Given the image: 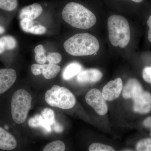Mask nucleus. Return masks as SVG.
Returning a JSON list of instances; mask_svg holds the SVG:
<instances>
[{
  "label": "nucleus",
  "mask_w": 151,
  "mask_h": 151,
  "mask_svg": "<svg viewBox=\"0 0 151 151\" xmlns=\"http://www.w3.org/2000/svg\"><path fill=\"white\" fill-rule=\"evenodd\" d=\"M62 16L66 23L80 29H89L97 22L96 16L91 11L77 3L68 4L63 10Z\"/></svg>",
  "instance_id": "obj_1"
},
{
  "label": "nucleus",
  "mask_w": 151,
  "mask_h": 151,
  "mask_svg": "<svg viewBox=\"0 0 151 151\" xmlns=\"http://www.w3.org/2000/svg\"><path fill=\"white\" fill-rule=\"evenodd\" d=\"M123 97L132 99L135 113L146 114L151 111V93L144 90L137 79L132 78L127 81L123 89Z\"/></svg>",
  "instance_id": "obj_2"
},
{
  "label": "nucleus",
  "mask_w": 151,
  "mask_h": 151,
  "mask_svg": "<svg viewBox=\"0 0 151 151\" xmlns=\"http://www.w3.org/2000/svg\"><path fill=\"white\" fill-rule=\"evenodd\" d=\"M97 38L87 33L76 34L65 41L63 47L68 54L74 56L94 54L100 49Z\"/></svg>",
  "instance_id": "obj_3"
},
{
  "label": "nucleus",
  "mask_w": 151,
  "mask_h": 151,
  "mask_svg": "<svg viewBox=\"0 0 151 151\" xmlns=\"http://www.w3.org/2000/svg\"><path fill=\"white\" fill-rule=\"evenodd\" d=\"M109 38L113 46L124 48L131 39L129 25L127 19L122 16L113 15L108 18Z\"/></svg>",
  "instance_id": "obj_4"
},
{
  "label": "nucleus",
  "mask_w": 151,
  "mask_h": 151,
  "mask_svg": "<svg viewBox=\"0 0 151 151\" xmlns=\"http://www.w3.org/2000/svg\"><path fill=\"white\" fill-rule=\"evenodd\" d=\"M32 100L31 95L25 89H19L14 93L11 100L12 115L17 124H23L26 121Z\"/></svg>",
  "instance_id": "obj_5"
},
{
  "label": "nucleus",
  "mask_w": 151,
  "mask_h": 151,
  "mask_svg": "<svg viewBox=\"0 0 151 151\" xmlns=\"http://www.w3.org/2000/svg\"><path fill=\"white\" fill-rule=\"evenodd\" d=\"M45 100L50 106L65 110L73 108L76 102L75 96L70 90L58 85H54L47 91Z\"/></svg>",
  "instance_id": "obj_6"
},
{
  "label": "nucleus",
  "mask_w": 151,
  "mask_h": 151,
  "mask_svg": "<svg viewBox=\"0 0 151 151\" xmlns=\"http://www.w3.org/2000/svg\"><path fill=\"white\" fill-rule=\"evenodd\" d=\"M85 100L98 115L103 116L108 112V106L99 89H93L89 91L85 96Z\"/></svg>",
  "instance_id": "obj_7"
},
{
  "label": "nucleus",
  "mask_w": 151,
  "mask_h": 151,
  "mask_svg": "<svg viewBox=\"0 0 151 151\" xmlns=\"http://www.w3.org/2000/svg\"><path fill=\"white\" fill-rule=\"evenodd\" d=\"M123 81L120 78L109 81L104 86L102 94L105 100L111 101L116 99L121 94L123 88Z\"/></svg>",
  "instance_id": "obj_8"
},
{
  "label": "nucleus",
  "mask_w": 151,
  "mask_h": 151,
  "mask_svg": "<svg viewBox=\"0 0 151 151\" xmlns=\"http://www.w3.org/2000/svg\"><path fill=\"white\" fill-rule=\"evenodd\" d=\"M31 70L34 75H39L42 73L44 77L47 79L55 78L59 73L60 67L57 64H34L31 67Z\"/></svg>",
  "instance_id": "obj_9"
},
{
  "label": "nucleus",
  "mask_w": 151,
  "mask_h": 151,
  "mask_svg": "<svg viewBox=\"0 0 151 151\" xmlns=\"http://www.w3.org/2000/svg\"><path fill=\"white\" fill-rule=\"evenodd\" d=\"M17 79L15 70L12 68L0 69V94L12 87Z\"/></svg>",
  "instance_id": "obj_10"
},
{
  "label": "nucleus",
  "mask_w": 151,
  "mask_h": 151,
  "mask_svg": "<svg viewBox=\"0 0 151 151\" xmlns=\"http://www.w3.org/2000/svg\"><path fill=\"white\" fill-rule=\"evenodd\" d=\"M103 73L97 68H89L82 70L77 74L76 79L80 84L95 83L101 80Z\"/></svg>",
  "instance_id": "obj_11"
},
{
  "label": "nucleus",
  "mask_w": 151,
  "mask_h": 151,
  "mask_svg": "<svg viewBox=\"0 0 151 151\" xmlns=\"http://www.w3.org/2000/svg\"><path fill=\"white\" fill-rule=\"evenodd\" d=\"M16 139L12 135L0 127V149L9 151L16 148Z\"/></svg>",
  "instance_id": "obj_12"
},
{
  "label": "nucleus",
  "mask_w": 151,
  "mask_h": 151,
  "mask_svg": "<svg viewBox=\"0 0 151 151\" xmlns=\"http://www.w3.org/2000/svg\"><path fill=\"white\" fill-rule=\"evenodd\" d=\"M42 11L41 6L35 3L22 9L20 12L19 18L21 20L26 19L33 21L38 17L42 13Z\"/></svg>",
  "instance_id": "obj_13"
},
{
  "label": "nucleus",
  "mask_w": 151,
  "mask_h": 151,
  "mask_svg": "<svg viewBox=\"0 0 151 151\" xmlns=\"http://www.w3.org/2000/svg\"><path fill=\"white\" fill-rule=\"evenodd\" d=\"M82 70V65L77 62H72L67 65L63 73V77L65 80H69L77 75Z\"/></svg>",
  "instance_id": "obj_14"
},
{
  "label": "nucleus",
  "mask_w": 151,
  "mask_h": 151,
  "mask_svg": "<svg viewBox=\"0 0 151 151\" xmlns=\"http://www.w3.org/2000/svg\"><path fill=\"white\" fill-rule=\"evenodd\" d=\"M28 125L32 128H41L47 132H50L51 126L42 118L41 114H37L28 121Z\"/></svg>",
  "instance_id": "obj_15"
},
{
  "label": "nucleus",
  "mask_w": 151,
  "mask_h": 151,
  "mask_svg": "<svg viewBox=\"0 0 151 151\" xmlns=\"http://www.w3.org/2000/svg\"><path fill=\"white\" fill-rule=\"evenodd\" d=\"M17 45L16 40L11 36H5L0 38V55L6 50H12Z\"/></svg>",
  "instance_id": "obj_16"
},
{
  "label": "nucleus",
  "mask_w": 151,
  "mask_h": 151,
  "mask_svg": "<svg viewBox=\"0 0 151 151\" xmlns=\"http://www.w3.org/2000/svg\"><path fill=\"white\" fill-rule=\"evenodd\" d=\"M35 53V59L36 62L39 64H44L46 62L47 56L45 55L46 52L42 45H39L36 47L34 50Z\"/></svg>",
  "instance_id": "obj_17"
},
{
  "label": "nucleus",
  "mask_w": 151,
  "mask_h": 151,
  "mask_svg": "<svg viewBox=\"0 0 151 151\" xmlns=\"http://www.w3.org/2000/svg\"><path fill=\"white\" fill-rule=\"evenodd\" d=\"M65 144L62 141H53L49 143L44 148L43 151H65Z\"/></svg>",
  "instance_id": "obj_18"
},
{
  "label": "nucleus",
  "mask_w": 151,
  "mask_h": 151,
  "mask_svg": "<svg viewBox=\"0 0 151 151\" xmlns=\"http://www.w3.org/2000/svg\"><path fill=\"white\" fill-rule=\"evenodd\" d=\"M42 116L52 127L56 123L55 120V114L54 111L50 108H45L42 111Z\"/></svg>",
  "instance_id": "obj_19"
},
{
  "label": "nucleus",
  "mask_w": 151,
  "mask_h": 151,
  "mask_svg": "<svg viewBox=\"0 0 151 151\" xmlns=\"http://www.w3.org/2000/svg\"><path fill=\"white\" fill-rule=\"evenodd\" d=\"M136 151H151V137L141 139L137 143Z\"/></svg>",
  "instance_id": "obj_20"
},
{
  "label": "nucleus",
  "mask_w": 151,
  "mask_h": 151,
  "mask_svg": "<svg viewBox=\"0 0 151 151\" xmlns=\"http://www.w3.org/2000/svg\"><path fill=\"white\" fill-rule=\"evenodd\" d=\"M17 0H0V9L6 11H12L17 8Z\"/></svg>",
  "instance_id": "obj_21"
},
{
  "label": "nucleus",
  "mask_w": 151,
  "mask_h": 151,
  "mask_svg": "<svg viewBox=\"0 0 151 151\" xmlns=\"http://www.w3.org/2000/svg\"><path fill=\"white\" fill-rule=\"evenodd\" d=\"M89 151H116L111 146L99 143H92L89 148Z\"/></svg>",
  "instance_id": "obj_22"
},
{
  "label": "nucleus",
  "mask_w": 151,
  "mask_h": 151,
  "mask_svg": "<svg viewBox=\"0 0 151 151\" xmlns=\"http://www.w3.org/2000/svg\"><path fill=\"white\" fill-rule=\"evenodd\" d=\"M62 59L61 55L58 52H50L47 56V60L49 63L57 64L59 63Z\"/></svg>",
  "instance_id": "obj_23"
},
{
  "label": "nucleus",
  "mask_w": 151,
  "mask_h": 151,
  "mask_svg": "<svg viewBox=\"0 0 151 151\" xmlns=\"http://www.w3.org/2000/svg\"><path fill=\"white\" fill-rule=\"evenodd\" d=\"M34 22L29 20L27 19H23L21 20L20 25L23 31L27 33H29L31 29L34 26Z\"/></svg>",
  "instance_id": "obj_24"
},
{
  "label": "nucleus",
  "mask_w": 151,
  "mask_h": 151,
  "mask_svg": "<svg viewBox=\"0 0 151 151\" xmlns=\"http://www.w3.org/2000/svg\"><path fill=\"white\" fill-rule=\"evenodd\" d=\"M46 32V28L41 25H35L30 31V33L35 35H42Z\"/></svg>",
  "instance_id": "obj_25"
},
{
  "label": "nucleus",
  "mask_w": 151,
  "mask_h": 151,
  "mask_svg": "<svg viewBox=\"0 0 151 151\" xmlns=\"http://www.w3.org/2000/svg\"><path fill=\"white\" fill-rule=\"evenodd\" d=\"M142 77L146 82L151 84V66H147L143 69Z\"/></svg>",
  "instance_id": "obj_26"
},
{
  "label": "nucleus",
  "mask_w": 151,
  "mask_h": 151,
  "mask_svg": "<svg viewBox=\"0 0 151 151\" xmlns=\"http://www.w3.org/2000/svg\"><path fill=\"white\" fill-rule=\"evenodd\" d=\"M143 126L147 129L150 132V135L151 136V116H149L145 119L143 123Z\"/></svg>",
  "instance_id": "obj_27"
},
{
  "label": "nucleus",
  "mask_w": 151,
  "mask_h": 151,
  "mask_svg": "<svg viewBox=\"0 0 151 151\" xmlns=\"http://www.w3.org/2000/svg\"><path fill=\"white\" fill-rule=\"evenodd\" d=\"M147 24L149 27L148 37L149 40L150 41V42H151V15L149 17L147 22Z\"/></svg>",
  "instance_id": "obj_28"
},
{
  "label": "nucleus",
  "mask_w": 151,
  "mask_h": 151,
  "mask_svg": "<svg viewBox=\"0 0 151 151\" xmlns=\"http://www.w3.org/2000/svg\"><path fill=\"white\" fill-rule=\"evenodd\" d=\"M5 31V29L4 28L0 26V35L3 34Z\"/></svg>",
  "instance_id": "obj_29"
},
{
  "label": "nucleus",
  "mask_w": 151,
  "mask_h": 151,
  "mask_svg": "<svg viewBox=\"0 0 151 151\" xmlns=\"http://www.w3.org/2000/svg\"><path fill=\"white\" fill-rule=\"evenodd\" d=\"M131 1H133V2H134L135 3H139L142 2L143 0H131Z\"/></svg>",
  "instance_id": "obj_30"
},
{
  "label": "nucleus",
  "mask_w": 151,
  "mask_h": 151,
  "mask_svg": "<svg viewBox=\"0 0 151 151\" xmlns=\"http://www.w3.org/2000/svg\"><path fill=\"white\" fill-rule=\"evenodd\" d=\"M123 151H133L132 150H125Z\"/></svg>",
  "instance_id": "obj_31"
}]
</instances>
